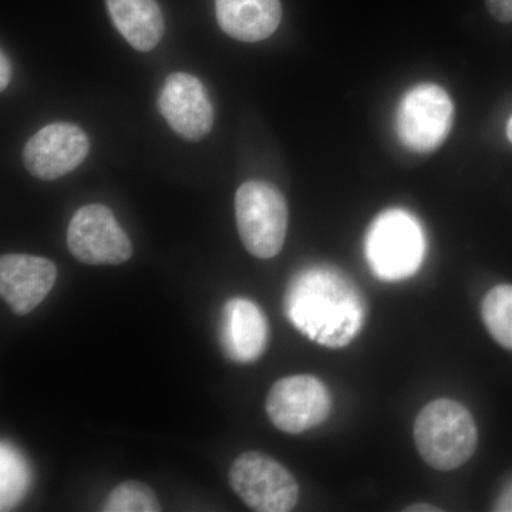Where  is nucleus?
<instances>
[{"label":"nucleus","instance_id":"11","mask_svg":"<svg viewBox=\"0 0 512 512\" xmlns=\"http://www.w3.org/2000/svg\"><path fill=\"white\" fill-rule=\"evenodd\" d=\"M57 268L43 256L8 254L0 258V295L16 315H28L56 284Z\"/></svg>","mask_w":512,"mask_h":512},{"label":"nucleus","instance_id":"15","mask_svg":"<svg viewBox=\"0 0 512 512\" xmlns=\"http://www.w3.org/2000/svg\"><path fill=\"white\" fill-rule=\"evenodd\" d=\"M32 471L29 461L9 441L0 446V510L10 511L29 493Z\"/></svg>","mask_w":512,"mask_h":512},{"label":"nucleus","instance_id":"6","mask_svg":"<svg viewBox=\"0 0 512 512\" xmlns=\"http://www.w3.org/2000/svg\"><path fill=\"white\" fill-rule=\"evenodd\" d=\"M454 104L446 90L423 83L404 94L396 114L400 143L416 153H430L443 144L453 126Z\"/></svg>","mask_w":512,"mask_h":512},{"label":"nucleus","instance_id":"2","mask_svg":"<svg viewBox=\"0 0 512 512\" xmlns=\"http://www.w3.org/2000/svg\"><path fill=\"white\" fill-rule=\"evenodd\" d=\"M478 431L473 414L450 399L434 400L414 421V443L421 458L439 471L464 466L476 453Z\"/></svg>","mask_w":512,"mask_h":512},{"label":"nucleus","instance_id":"17","mask_svg":"<svg viewBox=\"0 0 512 512\" xmlns=\"http://www.w3.org/2000/svg\"><path fill=\"white\" fill-rule=\"evenodd\" d=\"M100 511L104 512H158L160 501L148 485L126 481L113 488Z\"/></svg>","mask_w":512,"mask_h":512},{"label":"nucleus","instance_id":"5","mask_svg":"<svg viewBox=\"0 0 512 512\" xmlns=\"http://www.w3.org/2000/svg\"><path fill=\"white\" fill-rule=\"evenodd\" d=\"M229 484L252 511L288 512L299 501V485L291 471L259 451H247L232 463Z\"/></svg>","mask_w":512,"mask_h":512},{"label":"nucleus","instance_id":"19","mask_svg":"<svg viewBox=\"0 0 512 512\" xmlns=\"http://www.w3.org/2000/svg\"><path fill=\"white\" fill-rule=\"evenodd\" d=\"M12 77V66L5 52L0 53V90H6Z\"/></svg>","mask_w":512,"mask_h":512},{"label":"nucleus","instance_id":"14","mask_svg":"<svg viewBox=\"0 0 512 512\" xmlns=\"http://www.w3.org/2000/svg\"><path fill=\"white\" fill-rule=\"evenodd\" d=\"M121 36L138 52H150L164 36V16L156 0H106Z\"/></svg>","mask_w":512,"mask_h":512},{"label":"nucleus","instance_id":"22","mask_svg":"<svg viewBox=\"0 0 512 512\" xmlns=\"http://www.w3.org/2000/svg\"><path fill=\"white\" fill-rule=\"evenodd\" d=\"M507 136H508V140H510L512 143V116L510 117V120H508Z\"/></svg>","mask_w":512,"mask_h":512},{"label":"nucleus","instance_id":"20","mask_svg":"<svg viewBox=\"0 0 512 512\" xmlns=\"http://www.w3.org/2000/svg\"><path fill=\"white\" fill-rule=\"evenodd\" d=\"M494 511L512 512V483L501 493L494 504Z\"/></svg>","mask_w":512,"mask_h":512},{"label":"nucleus","instance_id":"21","mask_svg":"<svg viewBox=\"0 0 512 512\" xmlns=\"http://www.w3.org/2000/svg\"><path fill=\"white\" fill-rule=\"evenodd\" d=\"M404 511L407 512H439L441 508L434 507V505L430 504H414L410 505V507L404 508Z\"/></svg>","mask_w":512,"mask_h":512},{"label":"nucleus","instance_id":"13","mask_svg":"<svg viewBox=\"0 0 512 512\" xmlns=\"http://www.w3.org/2000/svg\"><path fill=\"white\" fill-rule=\"evenodd\" d=\"M215 10L220 28L247 43L274 35L282 19L281 0H215Z\"/></svg>","mask_w":512,"mask_h":512},{"label":"nucleus","instance_id":"9","mask_svg":"<svg viewBox=\"0 0 512 512\" xmlns=\"http://www.w3.org/2000/svg\"><path fill=\"white\" fill-rule=\"evenodd\" d=\"M90 141L73 123H52L40 128L23 150V163L33 177L55 181L72 173L89 156Z\"/></svg>","mask_w":512,"mask_h":512},{"label":"nucleus","instance_id":"18","mask_svg":"<svg viewBox=\"0 0 512 512\" xmlns=\"http://www.w3.org/2000/svg\"><path fill=\"white\" fill-rule=\"evenodd\" d=\"M485 3L495 20L512 23V0H485Z\"/></svg>","mask_w":512,"mask_h":512},{"label":"nucleus","instance_id":"8","mask_svg":"<svg viewBox=\"0 0 512 512\" xmlns=\"http://www.w3.org/2000/svg\"><path fill=\"white\" fill-rule=\"evenodd\" d=\"M67 247L87 265H120L133 255V245L113 211L103 204L77 210L67 228Z\"/></svg>","mask_w":512,"mask_h":512},{"label":"nucleus","instance_id":"3","mask_svg":"<svg viewBox=\"0 0 512 512\" xmlns=\"http://www.w3.org/2000/svg\"><path fill=\"white\" fill-rule=\"evenodd\" d=\"M426 249L423 228L409 211L400 208L384 211L367 229V264L373 275L382 281H403L416 274L423 264Z\"/></svg>","mask_w":512,"mask_h":512},{"label":"nucleus","instance_id":"4","mask_svg":"<svg viewBox=\"0 0 512 512\" xmlns=\"http://www.w3.org/2000/svg\"><path fill=\"white\" fill-rule=\"evenodd\" d=\"M235 218L242 244L259 259L274 258L284 248L289 211L284 194L265 181H247L235 195Z\"/></svg>","mask_w":512,"mask_h":512},{"label":"nucleus","instance_id":"1","mask_svg":"<svg viewBox=\"0 0 512 512\" xmlns=\"http://www.w3.org/2000/svg\"><path fill=\"white\" fill-rule=\"evenodd\" d=\"M286 318L306 338L329 349L350 345L365 326L367 305L359 286L336 266H306L284 296Z\"/></svg>","mask_w":512,"mask_h":512},{"label":"nucleus","instance_id":"12","mask_svg":"<svg viewBox=\"0 0 512 512\" xmlns=\"http://www.w3.org/2000/svg\"><path fill=\"white\" fill-rule=\"evenodd\" d=\"M218 339L229 360L241 365L254 363L268 348V319L251 299H228L221 309Z\"/></svg>","mask_w":512,"mask_h":512},{"label":"nucleus","instance_id":"7","mask_svg":"<svg viewBox=\"0 0 512 512\" xmlns=\"http://www.w3.org/2000/svg\"><path fill=\"white\" fill-rule=\"evenodd\" d=\"M332 396L326 384L312 375L278 380L266 397V413L276 429L301 434L328 420Z\"/></svg>","mask_w":512,"mask_h":512},{"label":"nucleus","instance_id":"16","mask_svg":"<svg viewBox=\"0 0 512 512\" xmlns=\"http://www.w3.org/2000/svg\"><path fill=\"white\" fill-rule=\"evenodd\" d=\"M481 316L495 342L512 350V285L491 289L481 305Z\"/></svg>","mask_w":512,"mask_h":512},{"label":"nucleus","instance_id":"10","mask_svg":"<svg viewBox=\"0 0 512 512\" xmlns=\"http://www.w3.org/2000/svg\"><path fill=\"white\" fill-rule=\"evenodd\" d=\"M157 107L175 133L198 141L214 126V107L204 83L188 73H173L165 79Z\"/></svg>","mask_w":512,"mask_h":512}]
</instances>
